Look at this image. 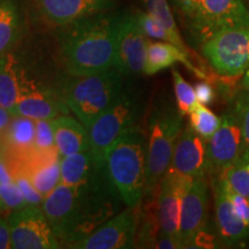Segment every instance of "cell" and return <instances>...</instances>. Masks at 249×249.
I'll return each mask as SVG.
<instances>
[{
	"mask_svg": "<svg viewBox=\"0 0 249 249\" xmlns=\"http://www.w3.org/2000/svg\"><path fill=\"white\" fill-rule=\"evenodd\" d=\"M119 193L108 178L107 169L80 186L60 182L42 203L50 225L60 241L73 248L102 224L118 213Z\"/></svg>",
	"mask_w": 249,
	"mask_h": 249,
	"instance_id": "obj_1",
	"label": "cell"
},
{
	"mask_svg": "<svg viewBox=\"0 0 249 249\" xmlns=\"http://www.w3.org/2000/svg\"><path fill=\"white\" fill-rule=\"evenodd\" d=\"M121 15L98 13L61 27L59 57L70 76H83L116 66Z\"/></svg>",
	"mask_w": 249,
	"mask_h": 249,
	"instance_id": "obj_2",
	"label": "cell"
},
{
	"mask_svg": "<svg viewBox=\"0 0 249 249\" xmlns=\"http://www.w3.org/2000/svg\"><path fill=\"white\" fill-rule=\"evenodd\" d=\"M105 169L124 203L132 208L140 205L147 180V135L139 126L107 151Z\"/></svg>",
	"mask_w": 249,
	"mask_h": 249,
	"instance_id": "obj_3",
	"label": "cell"
},
{
	"mask_svg": "<svg viewBox=\"0 0 249 249\" xmlns=\"http://www.w3.org/2000/svg\"><path fill=\"white\" fill-rule=\"evenodd\" d=\"M70 79L62 87L60 97L87 129L124 91V75L117 68Z\"/></svg>",
	"mask_w": 249,
	"mask_h": 249,
	"instance_id": "obj_4",
	"label": "cell"
},
{
	"mask_svg": "<svg viewBox=\"0 0 249 249\" xmlns=\"http://www.w3.org/2000/svg\"><path fill=\"white\" fill-rule=\"evenodd\" d=\"M182 129L183 116L177 105L165 99L152 107L148 119L147 180L143 197L157 193L158 183L170 167Z\"/></svg>",
	"mask_w": 249,
	"mask_h": 249,
	"instance_id": "obj_5",
	"label": "cell"
},
{
	"mask_svg": "<svg viewBox=\"0 0 249 249\" xmlns=\"http://www.w3.org/2000/svg\"><path fill=\"white\" fill-rule=\"evenodd\" d=\"M139 103L132 93L124 91L110 107L98 116L88 127L90 151L105 165L107 151L124 134L138 127Z\"/></svg>",
	"mask_w": 249,
	"mask_h": 249,
	"instance_id": "obj_6",
	"label": "cell"
},
{
	"mask_svg": "<svg viewBox=\"0 0 249 249\" xmlns=\"http://www.w3.org/2000/svg\"><path fill=\"white\" fill-rule=\"evenodd\" d=\"M183 18L201 45L224 30L249 27V8L244 0H198Z\"/></svg>",
	"mask_w": 249,
	"mask_h": 249,
	"instance_id": "obj_7",
	"label": "cell"
},
{
	"mask_svg": "<svg viewBox=\"0 0 249 249\" xmlns=\"http://www.w3.org/2000/svg\"><path fill=\"white\" fill-rule=\"evenodd\" d=\"M201 46L202 53L219 76L236 79L249 70V27L224 30Z\"/></svg>",
	"mask_w": 249,
	"mask_h": 249,
	"instance_id": "obj_8",
	"label": "cell"
},
{
	"mask_svg": "<svg viewBox=\"0 0 249 249\" xmlns=\"http://www.w3.org/2000/svg\"><path fill=\"white\" fill-rule=\"evenodd\" d=\"M7 222L13 249H57L60 241L50 225L42 207L28 205L12 211Z\"/></svg>",
	"mask_w": 249,
	"mask_h": 249,
	"instance_id": "obj_9",
	"label": "cell"
},
{
	"mask_svg": "<svg viewBox=\"0 0 249 249\" xmlns=\"http://www.w3.org/2000/svg\"><path fill=\"white\" fill-rule=\"evenodd\" d=\"M246 149L240 123L230 102L222 116L220 126L208 141L209 177L219 174L238 160Z\"/></svg>",
	"mask_w": 249,
	"mask_h": 249,
	"instance_id": "obj_10",
	"label": "cell"
},
{
	"mask_svg": "<svg viewBox=\"0 0 249 249\" xmlns=\"http://www.w3.org/2000/svg\"><path fill=\"white\" fill-rule=\"evenodd\" d=\"M138 207H127L102 224L91 234L77 242V249H128L135 246L139 219Z\"/></svg>",
	"mask_w": 249,
	"mask_h": 249,
	"instance_id": "obj_11",
	"label": "cell"
},
{
	"mask_svg": "<svg viewBox=\"0 0 249 249\" xmlns=\"http://www.w3.org/2000/svg\"><path fill=\"white\" fill-rule=\"evenodd\" d=\"M213 189L214 224L219 247L240 248L249 240V226L239 217L218 176L210 177Z\"/></svg>",
	"mask_w": 249,
	"mask_h": 249,
	"instance_id": "obj_12",
	"label": "cell"
},
{
	"mask_svg": "<svg viewBox=\"0 0 249 249\" xmlns=\"http://www.w3.org/2000/svg\"><path fill=\"white\" fill-rule=\"evenodd\" d=\"M193 178L169 167L157 187V205L160 232L179 238L180 213L183 196Z\"/></svg>",
	"mask_w": 249,
	"mask_h": 249,
	"instance_id": "obj_13",
	"label": "cell"
},
{
	"mask_svg": "<svg viewBox=\"0 0 249 249\" xmlns=\"http://www.w3.org/2000/svg\"><path fill=\"white\" fill-rule=\"evenodd\" d=\"M148 38L140 27L136 14H123L114 68L124 76L138 75L144 71L150 42Z\"/></svg>",
	"mask_w": 249,
	"mask_h": 249,
	"instance_id": "obj_14",
	"label": "cell"
},
{
	"mask_svg": "<svg viewBox=\"0 0 249 249\" xmlns=\"http://www.w3.org/2000/svg\"><path fill=\"white\" fill-rule=\"evenodd\" d=\"M209 208V181L207 177L192 181L183 196L180 213L179 239L182 248H191L196 235L207 227Z\"/></svg>",
	"mask_w": 249,
	"mask_h": 249,
	"instance_id": "obj_15",
	"label": "cell"
},
{
	"mask_svg": "<svg viewBox=\"0 0 249 249\" xmlns=\"http://www.w3.org/2000/svg\"><path fill=\"white\" fill-rule=\"evenodd\" d=\"M36 13L49 27L61 28L90 15L104 13L113 0H34Z\"/></svg>",
	"mask_w": 249,
	"mask_h": 249,
	"instance_id": "obj_16",
	"label": "cell"
},
{
	"mask_svg": "<svg viewBox=\"0 0 249 249\" xmlns=\"http://www.w3.org/2000/svg\"><path fill=\"white\" fill-rule=\"evenodd\" d=\"M170 167L193 179L209 176L208 141L198 135L191 124L180 134Z\"/></svg>",
	"mask_w": 249,
	"mask_h": 249,
	"instance_id": "obj_17",
	"label": "cell"
},
{
	"mask_svg": "<svg viewBox=\"0 0 249 249\" xmlns=\"http://www.w3.org/2000/svg\"><path fill=\"white\" fill-rule=\"evenodd\" d=\"M70 113V108L61 97L48 90L33 88L31 85H28L21 93L13 111V116H22L34 120H53Z\"/></svg>",
	"mask_w": 249,
	"mask_h": 249,
	"instance_id": "obj_18",
	"label": "cell"
},
{
	"mask_svg": "<svg viewBox=\"0 0 249 249\" xmlns=\"http://www.w3.org/2000/svg\"><path fill=\"white\" fill-rule=\"evenodd\" d=\"M177 62H181L187 70L191 71L195 76L201 80H209L204 70L195 66L191 54L183 51L170 42H149L147 51V60L144 65L145 75H155L163 70L172 67Z\"/></svg>",
	"mask_w": 249,
	"mask_h": 249,
	"instance_id": "obj_19",
	"label": "cell"
},
{
	"mask_svg": "<svg viewBox=\"0 0 249 249\" xmlns=\"http://www.w3.org/2000/svg\"><path fill=\"white\" fill-rule=\"evenodd\" d=\"M55 147L60 157L88 150V129L77 118L64 114L53 119Z\"/></svg>",
	"mask_w": 249,
	"mask_h": 249,
	"instance_id": "obj_20",
	"label": "cell"
},
{
	"mask_svg": "<svg viewBox=\"0 0 249 249\" xmlns=\"http://www.w3.org/2000/svg\"><path fill=\"white\" fill-rule=\"evenodd\" d=\"M105 170L93 157L90 149L60 157L61 182L68 186H80L90 181Z\"/></svg>",
	"mask_w": 249,
	"mask_h": 249,
	"instance_id": "obj_21",
	"label": "cell"
},
{
	"mask_svg": "<svg viewBox=\"0 0 249 249\" xmlns=\"http://www.w3.org/2000/svg\"><path fill=\"white\" fill-rule=\"evenodd\" d=\"M36 120L22 116H13L2 140L4 157L22 158L35 148Z\"/></svg>",
	"mask_w": 249,
	"mask_h": 249,
	"instance_id": "obj_22",
	"label": "cell"
},
{
	"mask_svg": "<svg viewBox=\"0 0 249 249\" xmlns=\"http://www.w3.org/2000/svg\"><path fill=\"white\" fill-rule=\"evenodd\" d=\"M28 83L23 71L11 52L0 57V107L13 114L14 107Z\"/></svg>",
	"mask_w": 249,
	"mask_h": 249,
	"instance_id": "obj_23",
	"label": "cell"
},
{
	"mask_svg": "<svg viewBox=\"0 0 249 249\" xmlns=\"http://www.w3.org/2000/svg\"><path fill=\"white\" fill-rule=\"evenodd\" d=\"M22 20L17 0H0V57L14 48L21 34Z\"/></svg>",
	"mask_w": 249,
	"mask_h": 249,
	"instance_id": "obj_24",
	"label": "cell"
},
{
	"mask_svg": "<svg viewBox=\"0 0 249 249\" xmlns=\"http://www.w3.org/2000/svg\"><path fill=\"white\" fill-rule=\"evenodd\" d=\"M216 176H219L232 191L249 200V149Z\"/></svg>",
	"mask_w": 249,
	"mask_h": 249,
	"instance_id": "obj_25",
	"label": "cell"
},
{
	"mask_svg": "<svg viewBox=\"0 0 249 249\" xmlns=\"http://www.w3.org/2000/svg\"><path fill=\"white\" fill-rule=\"evenodd\" d=\"M142 1L145 5V7H147L149 13L157 18L163 24L165 29H166L170 36L171 43L183 50L188 54H191V50L188 49V46L183 42L179 28L177 26L176 20H174L169 1L167 0H142Z\"/></svg>",
	"mask_w": 249,
	"mask_h": 249,
	"instance_id": "obj_26",
	"label": "cell"
},
{
	"mask_svg": "<svg viewBox=\"0 0 249 249\" xmlns=\"http://www.w3.org/2000/svg\"><path fill=\"white\" fill-rule=\"evenodd\" d=\"M189 116V124L198 135L209 141L211 136L216 133L222 123V117H218L207 105L197 103Z\"/></svg>",
	"mask_w": 249,
	"mask_h": 249,
	"instance_id": "obj_27",
	"label": "cell"
},
{
	"mask_svg": "<svg viewBox=\"0 0 249 249\" xmlns=\"http://www.w3.org/2000/svg\"><path fill=\"white\" fill-rule=\"evenodd\" d=\"M173 77L174 85V95H176V105L181 116H188L195 105L197 104V97H196L195 88L191 83H188L183 79L181 73L178 68L172 67L171 70Z\"/></svg>",
	"mask_w": 249,
	"mask_h": 249,
	"instance_id": "obj_28",
	"label": "cell"
},
{
	"mask_svg": "<svg viewBox=\"0 0 249 249\" xmlns=\"http://www.w3.org/2000/svg\"><path fill=\"white\" fill-rule=\"evenodd\" d=\"M230 102L232 103L236 117L240 123L246 147L249 149V90L239 88Z\"/></svg>",
	"mask_w": 249,
	"mask_h": 249,
	"instance_id": "obj_29",
	"label": "cell"
},
{
	"mask_svg": "<svg viewBox=\"0 0 249 249\" xmlns=\"http://www.w3.org/2000/svg\"><path fill=\"white\" fill-rule=\"evenodd\" d=\"M35 148L40 151L58 150L55 147L53 120H36Z\"/></svg>",
	"mask_w": 249,
	"mask_h": 249,
	"instance_id": "obj_30",
	"label": "cell"
},
{
	"mask_svg": "<svg viewBox=\"0 0 249 249\" xmlns=\"http://www.w3.org/2000/svg\"><path fill=\"white\" fill-rule=\"evenodd\" d=\"M0 197H1L5 209L11 211L22 209L29 205L14 180L0 183Z\"/></svg>",
	"mask_w": 249,
	"mask_h": 249,
	"instance_id": "obj_31",
	"label": "cell"
},
{
	"mask_svg": "<svg viewBox=\"0 0 249 249\" xmlns=\"http://www.w3.org/2000/svg\"><path fill=\"white\" fill-rule=\"evenodd\" d=\"M136 17H138L140 27L142 28L143 33L149 38L164 40V42L171 43L169 34H167L166 29L163 27V24L155 17H152L149 12H140V13L136 14Z\"/></svg>",
	"mask_w": 249,
	"mask_h": 249,
	"instance_id": "obj_32",
	"label": "cell"
},
{
	"mask_svg": "<svg viewBox=\"0 0 249 249\" xmlns=\"http://www.w3.org/2000/svg\"><path fill=\"white\" fill-rule=\"evenodd\" d=\"M12 178H13L15 183L18 186V188L21 189L28 204L34 205V207H42L44 196L35 188L29 177L26 176L24 173L18 172L12 174Z\"/></svg>",
	"mask_w": 249,
	"mask_h": 249,
	"instance_id": "obj_33",
	"label": "cell"
},
{
	"mask_svg": "<svg viewBox=\"0 0 249 249\" xmlns=\"http://www.w3.org/2000/svg\"><path fill=\"white\" fill-rule=\"evenodd\" d=\"M220 180H222V178H220ZM223 185L225 187V191L227 193V195H229L230 200H231V202L233 203V207H234L236 213H238L239 217H240L241 219L249 226V200L248 198H246L245 196H242L240 194H238V193H235L234 191H232V189L230 188V187L227 186L224 181H223Z\"/></svg>",
	"mask_w": 249,
	"mask_h": 249,
	"instance_id": "obj_34",
	"label": "cell"
},
{
	"mask_svg": "<svg viewBox=\"0 0 249 249\" xmlns=\"http://www.w3.org/2000/svg\"><path fill=\"white\" fill-rule=\"evenodd\" d=\"M194 88L198 103L203 105L213 104L214 98H216V92H214L213 87L209 82H207V80L196 83Z\"/></svg>",
	"mask_w": 249,
	"mask_h": 249,
	"instance_id": "obj_35",
	"label": "cell"
},
{
	"mask_svg": "<svg viewBox=\"0 0 249 249\" xmlns=\"http://www.w3.org/2000/svg\"><path fill=\"white\" fill-rule=\"evenodd\" d=\"M155 248L158 249H178L182 248L181 241L179 238L173 235L164 234V233H160L156 240Z\"/></svg>",
	"mask_w": 249,
	"mask_h": 249,
	"instance_id": "obj_36",
	"label": "cell"
},
{
	"mask_svg": "<svg viewBox=\"0 0 249 249\" xmlns=\"http://www.w3.org/2000/svg\"><path fill=\"white\" fill-rule=\"evenodd\" d=\"M12 248L11 244V229L7 219L0 217V249Z\"/></svg>",
	"mask_w": 249,
	"mask_h": 249,
	"instance_id": "obj_37",
	"label": "cell"
},
{
	"mask_svg": "<svg viewBox=\"0 0 249 249\" xmlns=\"http://www.w3.org/2000/svg\"><path fill=\"white\" fill-rule=\"evenodd\" d=\"M198 0H171L174 7L179 11V13L186 17L189 12L194 8Z\"/></svg>",
	"mask_w": 249,
	"mask_h": 249,
	"instance_id": "obj_38",
	"label": "cell"
},
{
	"mask_svg": "<svg viewBox=\"0 0 249 249\" xmlns=\"http://www.w3.org/2000/svg\"><path fill=\"white\" fill-rule=\"evenodd\" d=\"M12 118H13V114L11 113L8 110H6L5 107H0V136H2L9 126V123H11Z\"/></svg>",
	"mask_w": 249,
	"mask_h": 249,
	"instance_id": "obj_39",
	"label": "cell"
},
{
	"mask_svg": "<svg viewBox=\"0 0 249 249\" xmlns=\"http://www.w3.org/2000/svg\"><path fill=\"white\" fill-rule=\"evenodd\" d=\"M13 180L12 178V174L9 172L8 165L6 163L4 156L0 157V183L2 182H9Z\"/></svg>",
	"mask_w": 249,
	"mask_h": 249,
	"instance_id": "obj_40",
	"label": "cell"
},
{
	"mask_svg": "<svg viewBox=\"0 0 249 249\" xmlns=\"http://www.w3.org/2000/svg\"><path fill=\"white\" fill-rule=\"evenodd\" d=\"M240 88H245V89L249 90V70L246 71V73L241 77Z\"/></svg>",
	"mask_w": 249,
	"mask_h": 249,
	"instance_id": "obj_41",
	"label": "cell"
},
{
	"mask_svg": "<svg viewBox=\"0 0 249 249\" xmlns=\"http://www.w3.org/2000/svg\"><path fill=\"white\" fill-rule=\"evenodd\" d=\"M5 207H4V203H2L1 201V197H0V210H4Z\"/></svg>",
	"mask_w": 249,
	"mask_h": 249,
	"instance_id": "obj_42",
	"label": "cell"
}]
</instances>
